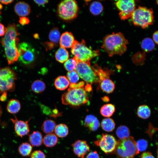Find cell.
Instances as JSON below:
<instances>
[{"label": "cell", "instance_id": "1", "mask_svg": "<svg viewBox=\"0 0 158 158\" xmlns=\"http://www.w3.org/2000/svg\"><path fill=\"white\" fill-rule=\"evenodd\" d=\"M20 35L16 24H9L6 28L4 36L1 42L4 46L6 56L8 64L17 61L19 54L17 46L19 41Z\"/></svg>", "mask_w": 158, "mask_h": 158}, {"label": "cell", "instance_id": "2", "mask_svg": "<svg viewBox=\"0 0 158 158\" xmlns=\"http://www.w3.org/2000/svg\"><path fill=\"white\" fill-rule=\"evenodd\" d=\"M128 42L121 32L113 33L104 38L102 47L110 56L121 55L127 50Z\"/></svg>", "mask_w": 158, "mask_h": 158}, {"label": "cell", "instance_id": "3", "mask_svg": "<svg viewBox=\"0 0 158 158\" xmlns=\"http://www.w3.org/2000/svg\"><path fill=\"white\" fill-rule=\"evenodd\" d=\"M63 104L78 106L86 103L88 101L86 90L83 87L69 88L61 97Z\"/></svg>", "mask_w": 158, "mask_h": 158}, {"label": "cell", "instance_id": "4", "mask_svg": "<svg viewBox=\"0 0 158 158\" xmlns=\"http://www.w3.org/2000/svg\"><path fill=\"white\" fill-rule=\"evenodd\" d=\"M139 153L134 138L129 136L117 141L114 153L119 158H133Z\"/></svg>", "mask_w": 158, "mask_h": 158}, {"label": "cell", "instance_id": "5", "mask_svg": "<svg viewBox=\"0 0 158 158\" xmlns=\"http://www.w3.org/2000/svg\"><path fill=\"white\" fill-rule=\"evenodd\" d=\"M71 52L78 62L89 61L99 54L98 50H92L87 47L84 40L80 42L75 40L71 47Z\"/></svg>", "mask_w": 158, "mask_h": 158}, {"label": "cell", "instance_id": "6", "mask_svg": "<svg viewBox=\"0 0 158 158\" xmlns=\"http://www.w3.org/2000/svg\"><path fill=\"white\" fill-rule=\"evenodd\" d=\"M133 24L145 28L152 25L154 22L153 11L152 9L139 6L135 9L131 17Z\"/></svg>", "mask_w": 158, "mask_h": 158}, {"label": "cell", "instance_id": "7", "mask_svg": "<svg viewBox=\"0 0 158 158\" xmlns=\"http://www.w3.org/2000/svg\"><path fill=\"white\" fill-rule=\"evenodd\" d=\"M79 8L77 2L73 0L62 1L59 4L57 12L59 16L65 20H69L76 18Z\"/></svg>", "mask_w": 158, "mask_h": 158}, {"label": "cell", "instance_id": "8", "mask_svg": "<svg viewBox=\"0 0 158 158\" xmlns=\"http://www.w3.org/2000/svg\"><path fill=\"white\" fill-rule=\"evenodd\" d=\"M75 70L79 76L87 83L92 84L99 83V78L91 67L90 61L78 62Z\"/></svg>", "mask_w": 158, "mask_h": 158}, {"label": "cell", "instance_id": "9", "mask_svg": "<svg viewBox=\"0 0 158 158\" xmlns=\"http://www.w3.org/2000/svg\"><path fill=\"white\" fill-rule=\"evenodd\" d=\"M16 75L9 67L0 69V94L14 89Z\"/></svg>", "mask_w": 158, "mask_h": 158}, {"label": "cell", "instance_id": "10", "mask_svg": "<svg viewBox=\"0 0 158 158\" xmlns=\"http://www.w3.org/2000/svg\"><path fill=\"white\" fill-rule=\"evenodd\" d=\"M117 141L114 137L108 134H102L101 137L94 141V143L99 146L107 154H114L117 146Z\"/></svg>", "mask_w": 158, "mask_h": 158}, {"label": "cell", "instance_id": "11", "mask_svg": "<svg viewBox=\"0 0 158 158\" xmlns=\"http://www.w3.org/2000/svg\"><path fill=\"white\" fill-rule=\"evenodd\" d=\"M17 49L19 53L18 60L23 63L28 64L32 63L35 58L34 49L29 44L23 42L18 44Z\"/></svg>", "mask_w": 158, "mask_h": 158}, {"label": "cell", "instance_id": "12", "mask_svg": "<svg viewBox=\"0 0 158 158\" xmlns=\"http://www.w3.org/2000/svg\"><path fill=\"white\" fill-rule=\"evenodd\" d=\"M115 5L120 11V18L123 20L131 18L135 9V2L133 0H118L116 2Z\"/></svg>", "mask_w": 158, "mask_h": 158}, {"label": "cell", "instance_id": "13", "mask_svg": "<svg viewBox=\"0 0 158 158\" xmlns=\"http://www.w3.org/2000/svg\"><path fill=\"white\" fill-rule=\"evenodd\" d=\"M73 150L78 157L84 158L85 156L90 151V147L85 140H78L71 145Z\"/></svg>", "mask_w": 158, "mask_h": 158}, {"label": "cell", "instance_id": "14", "mask_svg": "<svg viewBox=\"0 0 158 158\" xmlns=\"http://www.w3.org/2000/svg\"><path fill=\"white\" fill-rule=\"evenodd\" d=\"M11 120L14 124L15 131L18 136L22 138L29 133L30 129L28 121L18 120L16 117Z\"/></svg>", "mask_w": 158, "mask_h": 158}, {"label": "cell", "instance_id": "15", "mask_svg": "<svg viewBox=\"0 0 158 158\" xmlns=\"http://www.w3.org/2000/svg\"><path fill=\"white\" fill-rule=\"evenodd\" d=\"M14 10L16 13L21 17L28 15L31 11L29 5L23 1H19L14 6Z\"/></svg>", "mask_w": 158, "mask_h": 158}, {"label": "cell", "instance_id": "16", "mask_svg": "<svg viewBox=\"0 0 158 158\" xmlns=\"http://www.w3.org/2000/svg\"><path fill=\"white\" fill-rule=\"evenodd\" d=\"M75 40L72 34L68 32L63 33L60 37L59 44L61 47L64 48L71 47Z\"/></svg>", "mask_w": 158, "mask_h": 158}, {"label": "cell", "instance_id": "17", "mask_svg": "<svg viewBox=\"0 0 158 158\" xmlns=\"http://www.w3.org/2000/svg\"><path fill=\"white\" fill-rule=\"evenodd\" d=\"M84 126L88 128L91 131H95L99 126L100 124L98 119L93 115H89L85 117L84 121Z\"/></svg>", "mask_w": 158, "mask_h": 158}, {"label": "cell", "instance_id": "18", "mask_svg": "<svg viewBox=\"0 0 158 158\" xmlns=\"http://www.w3.org/2000/svg\"><path fill=\"white\" fill-rule=\"evenodd\" d=\"M99 83L101 90L107 93H111L115 89L114 83L109 78H105L100 81Z\"/></svg>", "mask_w": 158, "mask_h": 158}, {"label": "cell", "instance_id": "19", "mask_svg": "<svg viewBox=\"0 0 158 158\" xmlns=\"http://www.w3.org/2000/svg\"><path fill=\"white\" fill-rule=\"evenodd\" d=\"M28 140L32 146L38 147L41 146L43 142L42 133L38 131L33 132L29 135Z\"/></svg>", "mask_w": 158, "mask_h": 158}, {"label": "cell", "instance_id": "20", "mask_svg": "<svg viewBox=\"0 0 158 158\" xmlns=\"http://www.w3.org/2000/svg\"><path fill=\"white\" fill-rule=\"evenodd\" d=\"M54 84L57 89L63 90L68 87L70 84V82L65 76H60L56 79Z\"/></svg>", "mask_w": 158, "mask_h": 158}, {"label": "cell", "instance_id": "21", "mask_svg": "<svg viewBox=\"0 0 158 158\" xmlns=\"http://www.w3.org/2000/svg\"><path fill=\"white\" fill-rule=\"evenodd\" d=\"M58 142L57 136L53 133L48 134L44 136L43 138V142L46 147H50L54 146Z\"/></svg>", "mask_w": 158, "mask_h": 158}, {"label": "cell", "instance_id": "22", "mask_svg": "<svg viewBox=\"0 0 158 158\" xmlns=\"http://www.w3.org/2000/svg\"><path fill=\"white\" fill-rule=\"evenodd\" d=\"M55 57L58 61L63 63L68 59L69 53L65 48L61 47L56 52Z\"/></svg>", "mask_w": 158, "mask_h": 158}, {"label": "cell", "instance_id": "23", "mask_svg": "<svg viewBox=\"0 0 158 158\" xmlns=\"http://www.w3.org/2000/svg\"><path fill=\"white\" fill-rule=\"evenodd\" d=\"M55 121L51 119H47L43 122L41 129L43 132L47 134L51 133L54 131L56 126Z\"/></svg>", "mask_w": 158, "mask_h": 158}, {"label": "cell", "instance_id": "24", "mask_svg": "<svg viewBox=\"0 0 158 158\" xmlns=\"http://www.w3.org/2000/svg\"><path fill=\"white\" fill-rule=\"evenodd\" d=\"M138 116L143 119L148 118L151 114V110L150 107L146 105L140 106L137 110Z\"/></svg>", "mask_w": 158, "mask_h": 158}, {"label": "cell", "instance_id": "25", "mask_svg": "<svg viewBox=\"0 0 158 158\" xmlns=\"http://www.w3.org/2000/svg\"><path fill=\"white\" fill-rule=\"evenodd\" d=\"M115 106L111 104H104L101 108L100 113L103 116L109 117L111 116L115 111Z\"/></svg>", "mask_w": 158, "mask_h": 158}, {"label": "cell", "instance_id": "26", "mask_svg": "<svg viewBox=\"0 0 158 158\" xmlns=\"http://www.w3.org/2000/svg\"><path fill=\"white\" fill-rule=\"evenodd\" d=\"M21 108L19 102L17 100L12 99L8 102L7 106V111L11 114H16L20 111Z\"/></svg>", "mask_w": 158, "mask_h": 158}, {"label": "cell", "instance_id": "27", "mask_svg": "<svg viewBox=\"0 0 158 158\" xmlns=\"http://www.w3.org/2000/svg\"><path fill=\"white\" fill-rule=\"evenodd\" d=\"M115 126L114 121L110 118L103 119L101 122V126L104 130L110 132L113 131Z\"/></svg>", "mask_w": 158, "mask_h": 158}, {"label": "cell", "instance_id": "28", "mask_svg": "<svg viewBox=\"0 0 158 158\" xmlns=\"http://www.w3.org/2000/svg\"><path fill=\"white\" fill-rule=\"evenodd\" d=\"M54 131L56 135L59 137L64 138L68 135L69 130L66 124L61 123L56 126Z\"/></svg>", "mask_w": 158, "mask_h": 158}, {"label": "cell", "instance_id": "29", "mask_svg": "<svg viewBox=\"0 0 158 158\" xmlns=\"http://www.w3.org/2000/svg\"><path fill=\"white\" fill-rule=\"evenodd\" d=\"M31 145L27 142H23L19 146L18 151L19 153L23 157L29 156L32 150Z\"/></svg>", "mask_w": 158, "mask_h": 158}, {"label": "cell", "instance_id": "30", "mask_svg": "<svg viewBox=\"0 0 158 158\" xmlns=\"http://www.w3.org/2000/svg\"><path fill=\"white\" fill-rule=\"evenodd\" d=\"M116 134L119 139H122L129 137L130 131L127 126L121 125L117 128L116 130Z\"/></svg>", "mask_w": 158, "mask_h": 158}, {"label": "cell", "instance_id": "31", "mask_svg": "<svg viewBox=\"0 0 158 158\" xmlns=\"http://www.w3.org/2000/svg\"><path fill=\"white\" fill-rule=\"evenodd\" d=\"M45 88L46 85L44 83L39 80L34 81L31 85L32 90L36 93H40L42 92L44 90Z\"/></svg>", "mask_w": 158, "mask_h": 158}, {"label": "cell", "instance_id": "32", "mask_svg": "<svg viewBox=\"0 0 158 158\" xmlns=\"http://www.w3.org/2000/svg\"><path fill=\"white\" fill-rule=\"evenodd\" d=\"M141 47L145 51L147 52L152 51L154 48L155 45L152 39L149 38H146L142 40Z\"/></svg>", "mask_w": 158, "mask_h": 158}, {"label": "cell", "instance_id": "33", "mask_svg": "<svg viewBox=\"0 0 158 158\" xmlns=\"http://www.w3.org/2000/svg\"><path fill=\"white\" fill-rule=\"evenodd\" d=\"M103 9V6L102 4L100 2L97 1L92 2L90 7V12L95 15H97L100 14Z\"/></svg>", "mask_w": 158, "mask_h": 158}, {"label": "cell", "instance_id": "34", "mask_svg": "<svg viewBox=\"0 0 158 158\" xmlns=\"http://www.w3.org/2000/svg\"><path fill=\"white\" fill-rule=\"evenodd\" d=\"M49 37L52 43H57L60 38V33L58 29L55 28H52L49 32Z\"/></svg>", "mask_w": 158, "mask_h": 158}, {"label": "cell", "instance_id": "35", "mask_svg": "<svg viewBox=\"0 0 158 158\" xmlns=\"http://www.w3.org/2000/svg\"><path fill=\"white\" fill-rule=\"evenodd\" d=\"M78 62L74 57L73 58L68 59L64 62V66L67 71H70L75 69Z\"/></svg>", "mask_w": 158, "mask_h": 158}, {"label": "cell", "instance_id": "36", "mask_svg": "<svg viewBox=\"0 0 158 158\" xmlns=\"http://www.w3.org/2000/svg\"><path fill=\"white\" fill-rule=\"evenodd\" d=\"M67 77L71 84L76 83L79 79V75L74 70L68 72L67 74Z\"/></svg>", "mask_w": 158, "mask_h": 158}, {"label": "cell", "instance_id": "37", "mask_svg": "<svg viewBox=\"0 0 158 158\" xmlns=\"http://www.w3.org/2000/svg\"><path fill=\"white\" fill-rule=\"evenodd\" d=\"M137 149L140 152L145 150L147 148L148 142L147 140L144 139H141L136 142Z\"/></svg>", "mask_w": 158, "mask_h": 158}, {"label": "cell", "instance_id": "38", "mask_svg": "<svg viewBox=\"0 0 158 158\" xmlns=\"http://www.w3.org/2000/svg\"><path fill=\"white\" fill-rule=\"evenodd\" d=\"M30 158H46L45 154L42 151L37 150L31 154Z\"/></svg>", "mask_w": 158, "mask_h": 158}, {"label": "cell", "instance_id": "39", "mask_svg": "<svg viewBox=\"0 0 158 158\" xmlns=\"http://www.w3.org/2000/svg\"><path fill=\"white\" fill-rule=\"evenodd\" d=\"M86 158H99V156L96 151H93L90 152L87 156Z\"/></svg>", "mask_w": 158, "mask_h": 158}, {"label": "cell", "instance_id": "40", "mask_svg": "<svg viewBox=\"0 0 158 158\" xmlns=\"http://www.w3.org/2000/svg\"><path fill=\"white\" fill-rule=\"evenodd\" d=\"M140 158H155L151 153L149 152H144L141 154Z\"/></svg>", "mask_w": 158, "mask_h": 158}, {"label": "cell", "instance_id": "41", "mask_svg": "<svg viewBox=\"0 0 158 158\" xmlns=\"http://www.w3.org/2000/svg\"><path fill=\"white\" fill-rule=\"evenodd\" d=\"M84 85V83L81 81L77 83L71 84L70 85V87L71 88H76L83 87Z\"/></svg>", "mask_w": 158, "mask_h": 158}, {"label": "cell", "instance_id": "42", "mask_svg": "<svg viewBox=\"0 0 158 158\" xmlns=\"http://www.w3.org/2000/svg\"><path fill=\"white\" fill-rule=\"evenodd\" d=\"M29 22V19L25 17L20 18L19 22L22 25L28 24Z\"/></svg>", "mask_w": 158, "mask_h": 158}, {"label": "cell", "instance_id": "43", "mask_svg": "<svg viewBox=\"0 0 158 158\" xmlns=\"http://www.w3.org/2000/svg\"><path fill=\"white\" fill-rule=\"evenodd\" d=\"M6 32V28L4 25L0 23V37L4 36Z\"/></svg>", "mask_w": 158, "mask_h": 158}, {"label": "cell", "instance_id": "44", "mask_svg": "<svg viewBox=\"0 0 158 158\" xmlns=\"http://www.w3.org/2000/svg\"><path fill=\"white\" fill-rule=\"evenodd\" d=\"M35 2L39 6H42L47 3L48 1L44 0H34Z\"/></svg>", "mask_w": 158, "mask_h": 158}, {"label": "cell", "instance_id": "45", "mask_svg": "<svg viewBox=\"0 0 158 158\" xmlns=\"http://www.w3.org/2000/svg\"><path fill=\"white\" fill-rule=\"evenodd\" d=\"M153 39L155 42L158 44V31L154 33L153 35Z\"/></svg>", "mask_w": 158, "mask_h": 158}, {"label": "cell", "instance_id": "46", "mask_svg": "<svg viewBox=\"0 0 158 158\" xmlns=\"http://www.w3.org/2000/svg\"><path fill=\"white\" fill-rule=\"evenodd\" d=\"M7 92L3 93L0 97V100L2 101H5L7 99Z\"/></svg>", "mask_w": 158, "mask_h": 158}, {"label": "cell", "instance_id": "47", "mask_svg": "<svg viewBox=\"0 0 158 158\" xmlns=\"http://www.w3.org/2000/svg\"><path fill=\"white\" fill-rule=\"evenodd\" d=\"M13 0H0V3L4 4H10L13 2Z\"/></svg>", "mask_w": 158, "mask_h": 158}, {"label": "cell", "instance_id": "48", "mask_svg": "<svg viewBox=\"0 0 158 158\" xmlns=\"http://www.w3.org/2000/svg\"><path fill=\"white\" fill-rule=\"evenodd\" d=\"M157 158H158V142H157Z\"/></svg>", "mask_w": 158, "mask_h": 158}, {"label": "cell", "instance_id": "49", "mask_svg": "<svg viewBox=\"0 0 158 158\" xmlns=\"http://www.w3.org/2000/svg\"><path fill=\"white\" fill-rule=\"evenodd\" d=\"M2 8V5L0 4V10Z\"/></svg>", "mask_w": 158, "mask_h": 158}, {"label": "cell", "instance_id": "50", "mask_svg": "<svg viewBox=\"0 0 158 158\" xmlns=\"http://www.w3.org/2000/svg\"><path fill=\"white\" fill-rule=\"evenodd\" d=\"M1 109L0 106V117L1 116Z\"/></svg>", "mask_w": 158, "mask_h": 158}, {"label": "cell", "instance_id": "51", "mask_svg": "<svg viewBox=\"0 0 158 158\" xmlns=\"http://www.w3.org/2000/svg\"><path fill=\"white\" fill-rule=\"evenodd\" d=\"M157 4L158 5V0L156 1Z\"/></svg>", "mask_w": 158, "mask_h": 158}, {"label": "cell", "instance_id": "52", "mask_svg": "<svg viewBox=\"0 0 158 158\" xmlns=\"http://www.w3.org/2000/svg\"><path fill=\"white\" fill-rule=\"evenodd\" d=\"M157 111L158 112V108H157Z\"/></svg>", "mask_w": 158, "mask_h": 158}, {"label": "cell", "instance_id": "53", "mask_svg": "<svg viewBox=\"0 0 158 158\" xmlns=\"http://www.w3.org/2000/svg\"><path fill=\"white\" fill-rule=\"evenodd\" d=\"M0 14H1V12H0Z\"/></svg>", "mask_w": 158, "mask_h": 158}]
</instances>
